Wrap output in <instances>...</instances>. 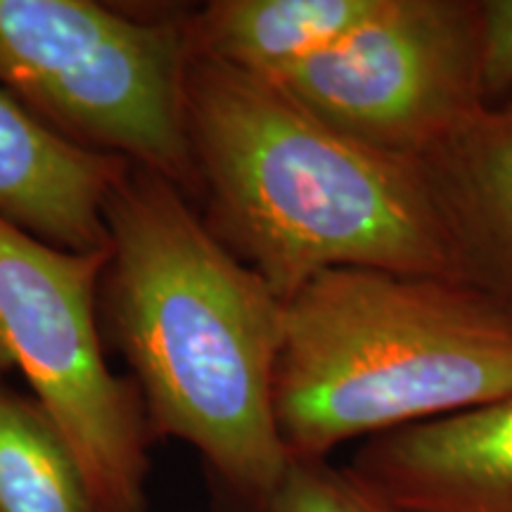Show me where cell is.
Segmentation results:
<instances>
[{"label":"cell","instance_id":"obj_7","mask_svg":"<svg viewBox=\"0 0 512 512\" xmlns=\"http://www.w3.org/2000/svg\"><path fill=\"white\" fill-rule=\"evenodd\" d=\"M347 470L399 512H512V396L363 441Z\"/></svg>","mask_w":512,"mask_h":512},{"label":"cell","instance_id":"obj_13","mask_svg":"<svg viewBox=\"0 0 512 512\" xmlns=\"http://www.w3.org/2000/svg\"><path fill=\"white\" fill-rule=\"evenodd\" d=\"M479 79L484 98L512 91V0L479 3Z\"/></svg>","mask_w":512,"mask_h":512},{"label":"cell","instance_id":"obj_6","mask_svg":"<svg viewBox=\"0 0 512 512\" xmlns=\"http://www.w3.org/2000/svg\"><path fill=\"white\" fill-rule=\"evenodd\" d=\"M273 83L344 136L420 159L484 105L479 3L377 0L335 46Z\"/></svg>","mask_w":512,"mask_h":512},{"label":"cell","instance_id":"obj_4","mask_svg":"<svg viewBox=\"0 0 512 512\" xmlns=\"http://www.w3.org/2000/svg\"><path fill=\"white\" fill-rule=\"evenodd\" d=\"M185 15L95 0H0V91L98 155L195 190L185 131Z\"/></svg>","mask_w":512,"mask_h":512},{"label":"cell","instance_id":"obj_3","mask_svg":"<svg viewBox=\"0 0 512 512\" xmlns=\"http://www.w3.org/2000/svg\"><path fill=\"white\" fill-rule=\"evenodd\" d=\"M512 396V316L463 280L332 268L285 302L273 408L290 458Z\"/></svg>","mask_w":512,"mask_h":512},{"label":"cell","instance_id":"obj_10","mask_svg":"<svg viewBox=\"0 0 512 512\" xmlns=\"http://www.w3.org/2000/svg\"><path fill=\"white\" fill-rule=\"evenodd\" d=\"M377 0H216L185 15L192 55L273 81L323 53Z\"/></svg>","mask_w":512,"mask_h":512},{"label":"cell","instance_id":"obj_9","mask_svg":"<svg viewBox=\"0 0 512 512\" xmlns=\"http://www.w3.org/2000/svg\"><path fill=\"white\" fill-rule=\"evenodd\" d=\"M128 162L98 155L0 91V216L72 252L110 247L105 209Z\"/></svg>","mask_w":512,"mask_h":512},{"label":"cell","instance_id":"obj_12","mask_svg":"<svg viewBox=\"0 0 512 512\" xmlns=\"http://www.w3.org/2000/svg\"><path fill=\"white\" fill-rule=\"evenodd\" d=\"M266 512H399L328 460L290 458Z\"/></svg>","mask_w":512,"mask_h":512},{"label":"cell","instance_id":"obj_5","mask_svg":"<svg viewBox=\"0 0 512 512\" xmlns=\"http://www.w3.org/2000/svg\"><path fill=\"white\" fill-rule=\"evenodd\" d=\"M110 247L72 252L0 216V366L69 441L110 512H145L143 399L107 361L98 325Z\"/></svg>","mask_w":512,"mask_h":512},{"label":"cell","instance_id":"obj_2","mask_svg":"<svg viewBox=\"0 0 512 512\" xmlns=\"http://www.w3.org/2000/svg\"><path fill=\"white\" fill-rule=\"evenodd\" d=\"M185 131L204 223L283 302L332 268L460 280L418 159L358 143L273 81L192 53Z\"/></svg>","mask_w":512,"mask_h":512},{"label":"cell","instance_id":"obj_11","mask_svg":"<svg viewBox=\"0 0 512 512\" xmlns=\"http://www.w3.org/2000/svg\"><path fill=\"white\" fill-rule=\"evenodd\" d=\"M0 366V512H110L86 467Z\"/></svg>","mask_w":512,"mask_h":512},{"label":"cell","instance_id":"obj_8","mask_svg":"<svg viewBox=\"0 0 512 512\" xmlns=\"http://www.w3.org/2000/svg\"><path fill=\"white\" fill-rule=\"evenodd\" d=\"M458 278L512 316V100L479 110L418 159Z\"/></svg>","mask_w":512,"mask_h":512},{"label":"cell","instance_id":"obj_1","mask_svg":"<svg viewBox=\"0 0 512 512\" xmlns=\"http://www.w3.org/2000/svg\"><path fill=\"white\" fill-rule=\"evenodd\" d=\"M105 219L102 313L150 434L185 441L235 501L266 512L290 463L273 408L285 302L155 171L128 164Z\"/></svg>","mask_w":512,"mask_h":512}]
</instances>
